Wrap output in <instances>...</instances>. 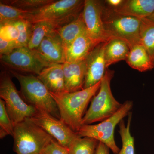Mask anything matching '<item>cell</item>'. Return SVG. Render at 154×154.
Returning <instances> with one entry per match:
<instances>
[{
    "label": "cell",
    "instance_id": "obj_18",
    "mask_svg": "<svg viewBox=\"0 0 154 154\" xmlns=\"http://www.w3.org/2000/svg\"><path fill=\"white\" fill-rule=\"evenodd\" d=\"M125 61L131 68L139 72L147 71L154 69L147 51L140 43L130 48L129 53Z\"/></svg>",
    "mask_w": 154,
    "mask_h": 154
},
{
    "label": "cell",
    "instance_id": "obj_23",
    "mask_svg": "<svg viewBox=\"0 0 154 154\" xmlns=\"http://www.w3.org/2000/svg\"><path fill=\"white\" fill-rule=\"evenodd\" d=\"M127 123L125 125L124 120L119 123V132L121 138L122 147L117 154H135L134 139L130 132L132 113L128 114Z\"/></svg>",
    "mask_w": 154,
    "mask_h": 154
},
{
    "label": "cell",
    "instance_id": "obj_28",
    "mask_svg": "<svg viewBox=\"0 0 154 154\" xmlns=\"http://www.w3.org/2000/svg\"><path fill=\"white\" fill-rule=\"evenodd\" d=\"M14 126L6 110L5 102L0 99V137L10 135L13 137Z\"/></svg>",
    "mask_w": 154,
    "mask_h": 154
},
{
    "label": "cell",
    "instance_id": "obj_1",
    "mask_svg": "<svg viewBox=\"0 0 154 154\" xmlns=\"http://www.w3.org/2000/svg\"><path fill=\"white\" fill-rule=\"evenodd\" d=\"M101 82L95 85L74 92L50 93L57 105L60 119L75 132L82 127L86 108L100 88Z\"/></svg>",
    "mask_w": 154,
    "mask_h": 154
},
{
    "label": "cell",
    "instance_id": "obj_5",
    "mask_svg": "<svg viewBox=\"0 0 154 154\" xmlns=\"http://www.w3.org/2000/svg\"><path fill=\"white\" fill-rule=\"evenodd\" d=\"M14 150L17 154H41L53 137L27 118L14 128Z\"/></svg>",
    "mask_w": 154,
    "mask_h": 154
},
{
    "label": "cell",
    "instance_id": "obj_20",
    "mask_svg": "<svg viewBox=\"0 0 154 154\" xmlns=\"http://www.w3.org/2000/svg\"><path fill=\"white\" fill-rule=\"evenodd\" d=\"M85 30L82 12L77 19L59 28L57 32L62 42L65 50Z\"/></svg>",
    "mask_w": 154,
    "mask_h": 154
},
{
    "label": "cell",
    "instance_id": "obj_7",
    "mask_svg": "<svg viewBox=\"0 0 154 154\" xmlns=\"http://www.w3.org/2000/svg\"><path fill=\"white\" fill-rule=\"evenodd\" d=\"M133 106L132 101H126L112 116L98 124L82 125L77 133L80 137L92 138L104 143L113 153L117 154L120 149L117 146L114 139L115 128L128 115Z\"/></svg>",
    "mask_w": 154,
    "mask_h": 154
},
{
    "label": "cell",
    "instance_id": "obj_16",
    "mask_svg": "<svg viewBox=\"0 0 154 154\" xmlns=\"http://www.w3.org/2000/svg\"><path fill=\"white\" fill-rule=\"evenodd\" d=\"M50 93L65 92L63 64H53L45 68L37 76Z\"/></svg>",
    "mask_w": 154,
    "mask_h": 154
},
{
    "label": "cell",
    "instance_id": "obj_12",
    "mask_svg": "<svg viewBox=\"0 0 154 154\" xmlns=\"http://www.w3.org/2000/svg\"><path fill=\"white\" fill-rule=\"evenodd\" d=\"M106 42L96 45L85 60L86 75L84 88L98 84L103 79L107 69L106 66L105 49Z\"/></svg>",
    "mask_w": 154,
    "mask_h": 154
},
{
    "label": "cell",
    "instance_id": "obj_30",
    "mask_svg": "<svg viewBox=\"0 0 154 154\" xmlns=\"http://www.w3.org/2000/svg\"><path fill=\"white\" fill-rule=\"evenodd\" d=\"M41 154H70L68 149L58 143L54 139L42 150Z\"/></svg>",
    "mask_w": 154,
    "mask_h": 154
},
{
    "label": "cell",
    "instance_id": "obj_31",
    "mask_svg": "<svg viewBox=\"0 0 154 154\" xmlns=\"http://www.w3.org/2000/svg\"><path fill=\"white\" fill-rule=\"evenodd\" d=\"M125 0H107L105 1V2L106 3L107 7L110 8L116 9L122 5Z\"/></svg>",
    "mask_w": 154,
    "mask_h": 154
},
{
    "label": "cell",
    "instance_id": "obj_6",
    "mask_svg": "<svg viewBox=\"0 0 154 154\" xmlns=\"http://www.w3.org/2000/svg\"><path fill=\"white\" fill-rule=\"evenodd\" d=\"M84 4L83 0H54L37 11L30 12L27 20L31 24L45 21L61 27L79 17Z\"/></svg>",
    "mask_w": 154,
    "mask_h": 154
},
{
    "label": "cell",
    "instance_id": "obj_19",
    "mask_svg": "<svg viewBox=\"0 0 154 154\" xmlns=\"http://www.w3.org/2000/svg\"><path fill=\"white\" fill-rule=\"evenodd\" d=\"M130 48L126 42L118 38H112L106 42L105 57L107 69L113 64L126 60Z\"/></svg>",
    "mask_w": 154,
    "mask_h": 154
},
{
    "label": "cell",
    "instance_id": "obj_3",
    "mask_svg": "<svg viewBox=\"0 0 154 154\" xmlns=\"http://www.w3.org/2000/svg\"><path fill=\"white\" fill-rule=\"evenodd\" d=\"M102 18L105 30L110 39L118 38L130 48L140 43V29L142 19L122 15L105 6L102 1Z\"/></svg>",
    "mask_w": 154,
    "mask_h": 154
},
{
    "label": "cell",
    "instance_id": "obj_25",
    "mask_svg": "<svg viewBox=\"0 0 154 154\" xmlns=\"http://www.w3.org/2000/svg\"><path fill=\"white\" fill-rule=\"evenodd\" d=\"M30 12L0 2V24L27 19Z\"/></svg>",
    "mask_w": 154,
    "mask_h": 154
},
{
    "label": "cell",
    "instance_id": "obj_33",
    "mask_svg": "<svg viewBox=\"0 0 154 154\" xmlns=\"http://www.w3.org/2000/svg\"><path fill=\"white\" fill-rule=\"evenodd\" d=\"M148 18L149 19H151V20H153V21H154V12Z\"/></svg>",
    "mask_w": 154,
    "mask_h": 154
},
{
    "label": "cell",
    "instance_id": "obj_9",
    "mask_svg": "<svg viewBox=\"0 0 154 154\" xmlns=\"http://www.w3.org/2000/svg\"><path fill=\"white\" fill-rule=\"evenodd\" d=\"M2 63L10 70L35 74L37 75L50 65L38 56L35 51L28 47L17 48L10 53L1 56Z\"/></svg>",
    "mask_w": 154,
    "mask_h": 154
},
{
    "label": "cell",
    "instance_id": "obj_24",
    "mask_svg": "<svg viewBox=\"0 0 154 154\" xmlns=\"http://www.w3.org/2000/svg\"><path fill=\"white\" fill-rule=\"evenodd\" d=\"M99 142L94 139L79 137L68 148L70 154H95Z\"/></svg>",
    "mask_w": 154,
    "mask_h": 154
},
{
    "label": "cell",
    "instance_id": "obj_14",
    "mask_svg": "<svg viewBox=\"0 0 154 154\" xmlns=\"http://www.w3.org/2000/svg\"><path fill=\"white\" fill-rule=\"evenodd\" d=\"M65 92L71 93L84 89L86 75L85 60L63 64Z\"/></svg>",
    "mask_w": 154,
    "mask_h": 154
},
{
    "label": "cell",
    "instance_id": "obj_10",
    "mask_svg": "<svg viewBox=\"0 0 154 154\" xmlns=\"http://www.w3.org/2000/svg\"><path fill=\"white\" fill-rule=\"evenodd\" d=\"M30 118L66 148L68 149L72 142L80 137L63 122L45 111L38 110L36 114Z\"/></svg>",
    "mask_w": 154,
    "mask_h": 154
},
{
    "label": "cell",
    "instance_id": "obj_2",
    "mask_svg": "<svg viewBox=\"0 0 154 154\" xmlns=\"http://www.w3.org/2000/svg\"><path fill=\"white\" fill-rule=\"evenodd\" d=\"M10 71L20 84L21 94L28 104L60 119L55 100L38 77L34 75L22 74L13 70Z\"/></svg>",
    "mask_w": 154,
    "mask_h": 154
},
{
    "label": "cell",
    "instance_id": "obj_15",
    "mask_svg": "<svg viewBox=\"0 0 154 154\" xmlns=\"http://www.w3.org/2000/svg\"><path fill=\"white\" fill-rule=\"evenodd\" d=\"M96 46L85 30L65 49L66 62L77 63L85 60Z\"/></svg>",
    "mask_w": 154,
    "mask_h": 154
},
{
    "label": "cell",
    "instance_id": "obj_27",
    "mask_svg": "<svg viewBox=\"0 0 154 154\" xmlns=\"http://www.w3.org/2000/svg\"><path fill=\"white\" fill-rule=\"evenodd\" d=\"M11 22H13L19 32L17 47H28L31 35V23L26 19H20Z\"/></svg>",
    "mask_w": 154,
    "mask_h": 154
},
{
    "label": "cell",
    "instance_id": "obj_8",
    "mask_svg": "<svg viewBox=\"0 0 154 154\" xmlns=\"http://www.w3.org/2000/svg\"><path fill=\"white\" fill-rule=\"evenodd\" d=\"M0 97L4 101L6 110L14 126L36 114L37 109L24 101L7 73L1 74Z\"/></svg>",
    "mask_w": 154,
    "mask_h": 154
},
{
    "label": "cell",
    "instance_id": "obj_22",
    "mask_svg": "<svg viewBox=\"0 0 154 154\" xmlns=\"http://www.w3.org/2000/svg\"><path fill=\"white\" fill-rule=\"evenodd\" d=\"M140 44L147 51L154 67V21L146 18L142 20Z\"/></svg>",
    "mask_w": 154,
    "mask_h": 154
},
{
    "label": "cell",
    "instance_id": "obj_11",
    "mask_svg": "<svg viewBox=\"0 0 154 154\" xmlns=\"http://www.w3.org/2000/svg\"><path fill=\"white\" fill-rule=\"evenodd\" d=\"M82 15L86 31L96 46L110 40L102 20V1L85 0Z\"/></svg>",
    "mask_w": 154,
    "mask_h": 154
},
{
    "label": "cell",
    "instance_id": "obj_26",
    "mask_svg": "<svg viewBox=\"0 0 154 154\" xmlns=\"http://www.w3.org/2000/svg\"><path fill=\"white\" fill-rule=\"evenodd\" d=\"M54 0H1L0 2L24 11L33 12L41 8Z\"/></svg>",
    "mask_w": 154,
    "mask_h": 154
},
{
    "label": "cell",
    "instance_id": "obj_13",
    "mask_svg": "<svg viewBox=\"0 0 154 154\" xmlns=\"http://www.w3.org/2000/svg\"><path fill=\"white\" fill-rule=\"evenodd\" d=\"M33 50L48 64H63L66 62L65 50L57 30L45 37Z\"/></svg>",
    "mask_w": 154,
    "mask_h": 154
},
{
    "label": "cell",
    "instance_id": "obj_29",
    "mask_svg": "<svg viewBox=\"0 0 154 154\" xmlns=\"http://www.w3.org/2000/svg\"><path fill=\"white\" fill-rule=\"evenodd\" d=\"M19 32L12 22L0 24V39L10 42L17 48Z\"/></svg>",
    "mask_w": 154,
    "mask_h": 154
},
{
    "label": "cell",
    "instance_id": "obj_21",
    "mask_svg": "<svg viewBox=\"0 0 154 154\" xmlns=\"http://www.w3.org/2000/svg\"><path fill=\"white\" fill-rule=\"evenodd\" d=\"M60 27L55 23L45 21L31 24V35L28 47L32 50L36 49L45 37Z\"/></svg>",
    "mask_w": 154,
    "mask_h": 154
},
{
    "label": "cell",
    "instance_id": "obj_32",
    "mask_svg": "<svg viewBox=\"0 0 154 154\" xmlns=\"http://www.w3.org/2000/svg\"><path fill=\"white\" fill-rule=\"evenodd\" d=\"M110 149L102 143L99 142L95 154H110Z\"/></svg>",
    "mask_w": 154,
    "mask_h": 154
},
{
    "label": "cell",
    "instance_id": "obj_17",
    "mask_svg": "<svg viewBox=\"0 0 154 154\" xmlns=\"http://www.w3.org/2000/svg\"><path fill=\"white\" fill-rule=\"evenodd\" d=\"M112 9L122 15L143 19L154 13V0H125L120 7Z\"/></svg>",
    "mask_w": 154,
    "mask_h": 154
},
{
    "label": "cell",
    "instance_id": "obj_4",
    "mask_svg": "<svg viewBox=\"0 0 154 154\" xmlns=\"http://www.w3.org/2000/svg\"><path fill=\"white\" fill-rule=\"evenodd\" d=\"M114 73L113 71L107 69L101 80L98 94L92 98L90 107L84 115L82 125L103 121L115 114L121 108L122 104L114 98L110 88Z\"/></svg>",
    "mask_w": 154,
    "mask_h": 154
}]
</instances>
